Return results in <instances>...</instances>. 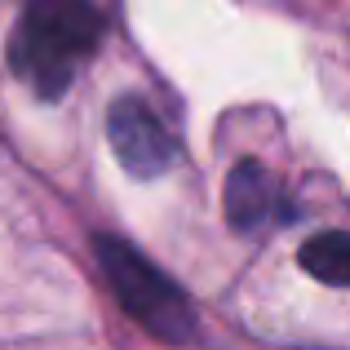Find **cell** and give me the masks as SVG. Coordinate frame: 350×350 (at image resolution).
<instances>
[{
	"label": "cell",
	"instance_id": "1",
	"mask_svg": "<svg viewBox=\"0 0 350 350\" xmlns=\"http://www.w3.org/2000/svg\"><path fill=\"white\" fill-rule=\"evenodd\" d=\"M103 18L94 0H23V18L9 40V62L18 80L40 98H62L80 62L98 49Z\"/></svg>",
	"mask_w": 350,
	"mask_h": 350
},
{
	"label": "cell",
	"instance_id": "2",
	"mask_svg": "<svg viewBox=\"0 0 350 350\" xmlns=\"http://www.w3.org/2000/svg\"><path fill=\"white\" fill-rule=\"evenodd\" d=\"M94 253H98L103 275L111 280L116 301L129 310V319H137L151 337L173 342V346H182V342L196 337L191 301L182 297V288L160 271V266H151L133 244H124V239H116V235H98Z\"/></svg>",
	"mask_w": 350,
	"mask_h": 350
},
{
	"label": "cell",
	"instance_id": "3",
	"mask_svg": "<svg viewBox=\"0 0 350 350\" xmlns=\"http://www.w3.org/2000/svg\"><path fill=\"white\" fill-rule=\"evenodd\" d=\"M107 137H111L116 160L142 182L160 178L178 164V146H173L169 129L142 98H116L107 111Z\"/></svg>",
	"mask_w": 350,
	"mask_h": 350
},
{
	"label": "cell",
	"instance_id": "4",
	"mask_svg": "<svg viewBox=\"0 0 350 350\" xmlns=\"http://www.w3.org/2000/svg\"><path fill=\"white\" fill-rule=\"evenodd\" d=\"M280 213V191L266 178V169L257 160H244L226 178V217L235 231H253V226L271 222Z\"/></svg>",
	"mask_w": 350,
	"mask_h": 350
},
{
	"label": "cell",
	"instance_id": "5",
	"mask_svg": "<svg viewBox=\"0 0 350 350\" xmlns=\"http://www.w3.org/2000/svg\"><path fill=\"white\" fill-rule=\"evenodd\" d=\"M301 271L315 275L328 288H346L350 284V235L346 231H324L301 244Z\"/></svg>",
	"mask_w": 350,
	"mask_h": 350
}]
</instances>
